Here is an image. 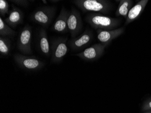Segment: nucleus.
<instances>
[{"label": "nucleus", "mask_w": 151, "mask_h": 113, "mask_svg": "<svg viewBox=\"0 0 151 113\" xmlns=\"http://www.w3.org/2000/svg\"><path fill=\"white\" fill-rule=\"evenodd\" d=\"M10 41L8 39L1 36L0 37V53L2 55H7L10 50Z\"/></svg>", "instance_id": "f3484780"}, {"label": "nucleus", "mask_w": 151, "mask_h": 113, "mask_svg": "<svg viewBox=\"0 0 151 113\" xmlns=\"http://www.w3.org/2000/svg\"><path fill=\"white\" fill-rule=\"evenodd\" d=\"M106 47L102 44H95L76 55L84 60H94L102 55Z\"/></svg>", "instance_id": "423d86ee"}, {"label": "nucleus", "mask_w": 151, "mask_h": 113, "mask_svg": "<svg viewBox=\"0 0 151 113\" xmlns=\"http://www.w3.org/2000/svg\"><path fill=\"white\" fill-rule=\"evenodd\" d=\"M9 4L6 1H0V15L1 17H5L9 12Z\"/></svg>", "instance_id": "a211bd4d"}, {"label": "nucleus", "mask_w": 151, "mask_h": 113, "mask_svg": "<svg viewBox=\"0 0 151 113\" xmlns=\"http://www.w3.org/2000/svg\"><path fill=\"white\" fill-rule=\"evenodd\" d=\"M68 30L70 31L72 38H76L81 31L82 22L80 14L77 10L73 8L69 12L67 21Z\"/></svg>", "instance_id": "7ed1b4c3"}, {"label": "nucleus", "mask_w": 151, "mask_h": 113, "mask_svg": "<svg viewBox=\"0 0 151 113\" xmlns=\"http://www.w3.org/2000/svg\"><path fill=\"white\" fill-rule=\"evenodd\" d=\"M15 59L17 61L22 64L25 68L28 69H35L39 67L40 62L35 58L27 57L24 55L16 54L14 55Z\"/></svg>", "instance_id": "ddd939ff"}, {"label": "nucleus", "mask_w": 151, "mask_h": 113, "mask_svg": "<svg viewBox=\"0 0 151 113\" xmlns=\"http://www.w3.org/2000/svg\"><path fill=\"white\" fill-rule=\"evenodd\" d=\"M11 1L17 5L23 6H27L29 5L28 1H24V0L15 1L14 0V1Z\"/></svg>", "instance_id": "6ab92c4d"}, {"label": "nucleus", "mask_w": 151, "mask_h": 113, "mask_svg": "<svg viewBox=\"0 0 151 113\" xmlns=\"http://www.w3.org/2000/svg\"><path fill=\"white\" fill-rule=\"evenodd\" d=\"M58 1H52V2H58Z\"/></svg>", "instance_id": "4be33fe9"}, {"label": "nucleus", "mask_w": 151, "mask_h": 113, "mask_svg": "<svg viewBox=\"0 0 151 113\" xmlns=\"http://www.w3.org/2000/svg\"><path fill=\"white\" fill-rule=\"evenodd\" d=\"M93 36L92 31L90 30H86L79 37L73 38L70 41V47L74 50L81 49L90 43Z\"/></svg>", "instance_id": "6e6552de"}, {"label": "nucleus", "mask_w": 151, "mask_h": 113, "mask_svg": "<svg viewBox=\"0 0 151 113\" xmlns=\"http://www.w3.org/2000/svg\"><path fill=\"white\" fill-rule=\"evenodd\" d=\"M23 20V14L22 11L16 7L13 6L12 9L9 13L8 17L4 22L11 28H16Z\"/></svg>", "instance_id": "f8f14e48"}, {"label": "nucleus", "mask_w": 151, "mask_h": 113, "mask_svg": "<svg viewBox=\"0 0 151 113\" xmlns=\"http://www.w3.org/2000/svg\"><path fill=\"white\" fill-rule=\"evenodd\" d=\"M42 2H43L45 4H47V1H45V0H43V1H42Z\"/></svg>", "instance_id": "aec40b11"}, {"label": "nucleus", "mask_w": 151, "mask_h": 113, "mask_svg": "<svg viewBox=\"0 0 151 113\" xmlns=\"http://www.w3.org/2000/svg\"><path fill=\"white\" fill-rule=\"evenodd\" d=\"M149 107H150L151 108V102H150L149 103Z\"/></svg>", "instance_id": "412c9836"}, {"label": "nucleus", "mask_w": 151, "mask_h": 113, "mask_svg": "<svg viewBox=\"0 0 151 113\" xmlns=\"http://www.w3.org/2000/svg\"><path fill=\"white\" fill-rule=\"evenodd\" d=\"M72 1L85 12L106 14L111 9V3L106 0H75Z\"/></svg>", "instance_id": "f03ea898"}, {"label": "nucleus", "mask_w": 151, "mask_h": 113, "mask_svg": "<svg viewBox=\"0 0 151 113\" xmlns=\"http://www.w3.org/2000/svg\"><path fill=\"white\" fill-rule=\"evenodd\" d=\"M32 30L28 26L24 27L19 34L18 48L24 54H30L32 53L31 41Z\"/></svg>", "instance_id": "39448f33"}, {"label": "nucleus", "mask_w": 151, "mask_h": 113, "mask_svg": "<svg viewBox=\"0 0 151 113\" xmlns=\"http://www.w3.org/2000/svg\"><path fill=\"white\" fill-rule=\"evenodd\" d=\"M124 31V28H118L112 30H97V39L101 44L106 46L113 40L122 35Z\"/></svg>", "instance_id": "0eeeda50"}, {"label": "nucleus", "mask_w": 151, "mask_h": 113, "mask_svg": "<svg viewBox=\"0 0 151 113\" xmlns=\"http://www.w3.org/2000/svg\"><path fill=\"white\" fill-rule=\"evenodd\" d=\"M55 13L53 7H45L35 12L32 16L33 20L44 26H47L50 23Z\"/></svg>", "instance_id": "20e7f679"}, {"label": "nucleus", "mask_w": 151, "mask_h": 113, "mask_svg": "<svg viewBox=\"0 0 151 113\" xmlns=\"http://www.w3.org/2000/svg\"><path fill=\"white\" fill-rule=\"evenodd\" d=\"M67 41V39H59L54 43L52 54L53 59L60 60L67 54L68 51Z\"/></svg>", "instance_id": "1a4fd4ad"}, {"label": "nucleus", "mask_w": 151, "mask_h": 113, "mask_svg": "<svg viewBox=\"0 0 151 113\" xmlns=\"http://www.w3.org/2000/svg\"><path fill=\"white\" fill-rule=\"evenodd\" d=\"M16 32L12 29L10 26L5 23L4 20L0 17V35L1 36H12L15 35Z\"/></svg>", "instance_id": "dca6fc26"}, {"label": "nucleus", "mask_w": 151, "mask_h": 113, "mask_svg": "<svg viewBox=\"0 0 151 113\" xmlns=\"http://www.w3.org/2000/svg\"><path fill=\"white\" fill-rule=\"evenodd\" d=\"M69 12L64 8H63L59 16L54 23L53 28L55 31L58 32H64L68 30L67 21Z\"/></svg>", "instance_id": "9d476101"}, {"label": "nucleus", "mask_w": 151, "mask_h": 113, "mask_svg": "<svg viewBox=\"0 0 151 113\" xmlns=\"http://www.w3.org/2000/svg\"><path fill=\"white\" fill-rule=\"evenodd\" d=\"M86 22L92 28L96 30H112L119 25L120 20L101 14L91 13L85 18Z\"/></svg>", "instance_id": "f257e3e1"}, {"label": "nucleus", "mask_w": 151, "mask_h": 113, "mask_svg": "<svg viewBox=\"0 0 151 113\" xmlns=\"http://www.w3.org/2000/svg\"><path fill=\"white\" fill-rule=\"evenodd\" d=\"M148 1L147 0H142L131 8L126 18L125 24L132 22L140 15Z\"/></svg>", "instance_id": "9b49d317"}, {"label": "nucleus", "mask_w": 151, "mask_h": 113, "mask_svg": "<svg viewBox=\"0 0 151 113\" xmlns=\"http://www.w3.org/2000/svg\"><path fill=\"white\" fill-rule=\"evenodd\" d=\"M117 9L115 12L116 17H122L126 19L128 13L131 9L133 1L130 0H121L119 1Z\"/></svg>", "instance_id": "4468645a"}, {"label": "nucleus", "mask_w": 151, "mask_h": 113, "mask_svg": "<svg viewBox=\"0 0 151 113\" xmlns=\"http://www.w3.org/2000/svg\"><path fill=\"white\" fill-rule=\"evenodd\" d=\"M40 45L42 52L45 55H49L50 52V44L46 32L45 30H41L40 32Z\"/></svg>", "instance_id": "2eb2a0df"}]
</instances>
